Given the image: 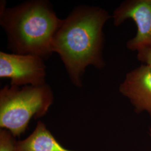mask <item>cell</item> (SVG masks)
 <instances>
[{"label":"cell","mask_w":151,"mask_h":151,"mask_svg":"<svg viewBox=\"0 0 151 151\" xmlns=\"http://www.w3.org/2000/svg\"><path fill=\"white\" fill-rule=\"evenodd\" d=\"M53 101V93L47 83L21 87L7 85L0 90V128L20 137L32 119L47 114Z\"/></svg>","instance_id":"cell-3"},{"label":"cell","mask_w":151,"mask_h":151,"mask_svg":"<svg viewBox=\"0 0 151 151\" xmlns=\"http://www.w3.org/2000/svg\"><path fill=\"white\" fill-rule=\"evenodd\" d=\"M2 4L0 25L7 36V48L12 53L43 59L51 56L54 35L62 20L52 4L47 0H31L11 7Z\"/></svg>","instance_id":"cell-2"},{"label":"cell","mask_w":151,"mask_h":151,"mask_svg":"<svg viewBox=\"0 0 151 151\" xmlns=\"http://www.w3.org/2000/svg\"><path fill=\"white\" fill-rule=\"evenodd\" d=\"M137 58L142 63L151 67V48L143 49L138 51Z\"/></svg>","instance_id":"cell-9"},{"label":"cell","mask_w":151,"mask_h":151,"mask_svg":"<svg viewBox=\"0 0 151 151\" xmlns=\"http://www.w3.org/2000/svg\"><path fill=\"white\" fill-rule=\"evenodd\" d=\"M17 142L9 130L0 129V151H16Z\"/></svg>","instance_id":"cell-8"},{"label":"cell","mask_w":151,"mask_h":151,"mask_svg":"<svg viewBox=\"0 0 151 151\" xmlns=\"http://www.w3.org/2000/svg\"><path fill=\"white\" fill-rule=\"evenodd\" d=\"M119 91L127 98L137 114L146 112L151 120V67L142 63L128 72Z\"/></svg>","instance_id":"cell-6"},{"label":"cell","mask_w":151,"mask_h":151,"mask_svg":"<svg viewBox=\"0 0 151 151\" xmlns=\"http://www.w3.org/2000/svg\"><path fill=\"white\" fill-rule=\"evenodd\" d=\"M149 134H150V138H151V128H150V132H149Z\"/></svg>","instance_id":"cell-10"},{"label":"cell","mask_w":151,"mask_h":151,"mask_svg":"<svg viewBox=\"0 0 151 151\" xmlns=\"http://www.w3.org/2000/svg\"><path fill=\"white\" fill-rule=\"evenodd\" d=\"M16 151H75L65 148L55 138L43 122L39 120L32 133L19 140Z\"/></svg>","instance_id":"cell-7"},{"label":"cell","mask_w":151,"mask_h":151,"mask_svg":"<svg viewBox=\"0 0 151 151\" xmlns=\"http://www.w3.org/2000/svg\"><path fill=\"white\" fill-rule=\"evenodd\" d=\"M112 20L115 27H119L128 20L134 22L137 32L126 44L128 49L138 52L151 48V0H126L114 10Z\"/></svg>","instance_id":"cell-5"},{"label":"cell","mask_w":151,"mask_h":151,"mask_svg":"<svg viewBox=\"0 0 151 151\" xmlns=\"http://www.w3.org/2000/svg\"><path fill=\"white\" fill-rule=\"evenodd\" d=\"M43 58L35 55L0 52V77L14 86H40L46 83Z\"/></svg>","instance_id":"cell-4"},{"label":"cell","mask_w":151,"mask_h":151,"mask_svg":"<svg viewBox=\"0 0 151 151\" xmlns=\"http://www.w3.org/2000/svg\"><path fill=\"white\" fill-rule=\"evenodd\" d=\"M110 19L112 16L102 7L78 6L62 19L54 35L53 53L59 55L71 82L77 87L83 86L87 67L102 70L106 66L103 29Z\"/></svg>","instance_id":"cell-1"}]
</instances>
